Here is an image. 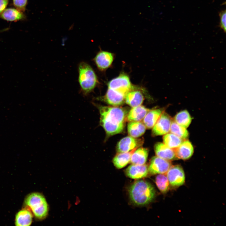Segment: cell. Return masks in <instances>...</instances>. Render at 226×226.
<instances>
[{
    "label": "cell",
    "instance_id": "cell-1",
    "mask_svg": "<svg viewBox=\"0 0 226 226\" xmlns=\"http://www.w3.org/2000/svg\"><path fill=\"white\" fill-rule=\"evenodd\" d=\"M100 114V124L107 136L121 132L124 127L127 113L124 109L97 105Z\"/></svg>",
    "mask_w": 226,
    "mask_h": 226
},
{
    "label": "cell",
    "instance_id": "cell-2",
    "mask_svg": "<svg viewBox=\"0 0 226 226\" xmlns=\"http://www.w3.org/2000/svg\"><path fill=\"white\" fill-rule=\"evenodd\" d=\"M130 198L138 206L147 205L153 200L155 196L154 187L149 182L143 180L134 182L129 190Z\"/></svg>",
    "mask_w": 226,
    "mask_h": 226
},
{
    "label": "cell",
    "instance_id": "cell-3",
    "mask_svg": "<svg viewBox=\"0 0 226 226\" xmlns=\"http://www.w3.org/2000/svg\"><path fill=\"white\" fill-rule=\"evenodd\" d=\"M78 82L80 92L87 96L93 91L98 81L92 67L87 62H82L78 65Z\"/></svg>",
    "mask_w": 226,
    "mask_h": 226
},
{
    "label": "cell",
    "instance_id": "cell-4",
    "mask_svg": "<svg viewBox=\"0 0 226 226\" xmlns=\"http://www.w3.org/2000/svg\"><path fill=\"white\" fill-rule=\"evenodd\" d=\"M24 204L25 207L31 211L36 218L42 220L47 216L49 207L44 196L39 192H33L25 198Z\"/></svg>",
    "mask_w": 226,
    "mask_h": 226
},
{
    "label": "cell",
    "instance_id": "cell-5",
    "mask_svg": "<svg viewBox=\"0 0 226 226\" xmlns=\"http://www.w3.org/2000/svg\"><path fill=\"white\" fill-rule=\"evenodd\" d=\"M170 186L176 188L185 183V176L182 167L179 165H171L166 174Z\"/></svg>",
    "mask_w": 226,
    "mask_h": 226
},
{
    "label": "cell",
    "instance_id": "cell-6",
    "mask_svg": "<svg viewBox=\"0 0 226 226\" xmlns=\"http://www.w3.org/2000/svg\"><path fill=\"white\" fill-rule=\"evenodd\" d=\"M109 88L118 90L126 94L129 91L134 89L129 77L124 74L110 81L108 84Z\"/></svg>",
    "mask_w": 226,
    "mask_h": 226
},
{
    "label": "cell",
    "instance_id": "cell-7",
    "mask_svg": "<svg viewBox=\"0 0 226 226\" xmlns=\"http://www.w3.org/2000/svg\"><path fill=\"white\" fill-rule=\"evenodd\" d=\"M171 165L170 161L154 156L151 160L148 172L152 175L166 174Z\"/></svg>",
    "mask_w": 226,
    "mask_h": 226
},
{
    "label": "cell",
    "instance_id": "cell-8",
    "mask_svg": "<svg viewBox=\"0 0 226 226\" xmlns=\"http://www.w3.org/2000/svg\"><path fill=\"white\" fill-rule=\"evenodd\" d=\"M172 121L171 117L163 112L152 128L153 135L159 136L168 133L170 132Z\"/></svg>",
    "mask_w": 226,
    "mask_h": 226
},
{
    "label": "cell",
    "instance_id": "cell-9",
    "mask_svg": "<svg viewBox=\"0 0 226 226\" xmlns=\"http://www.w3.org/2000/svg\"><path fill=\"white\" fill-rule=\"evenodd\" d=\"M113 58L112 53L100 51L96 55L93 60L97 68L101 71H103L110 66Z\"/></svg>",
    "mask_w": 226,
    "mask_h": 226
},
{
    "label": "cell",
    "instance_id": "cell-10",
    "mask_svg": "<svg viewBox=\"0 0 226 226\" xmlns=\"http://www.w3.org/2000/svg\"><path fill=\"white\" fill-rule=\"evenodd\" d=\"M126 175L132 179H138L146 177L148 172V167L145 164L137 165L132 164L126 169Z\"/></svg>",
    "mask_w": 226,
    "mask_h": 226
},
{
    "label": "cell",
    "instance_id": "cell-11",
    "mask_svg": "<svg viewBox=\"0 0 226 226\" xmlns=\"http://www.w3.org/2000/svg\"><path fill=\"white\" fill-rule=\"evenodd\" d=\"M126 94L122 92L108 88L104 99L110 105H119L124 103Z\"/></svg>",
    "mask_w": 226,
    "mask_h": 226
},
{
    "label": "cell",
    "instance_id": "cell-12",
    "mask_svg": "<svg viewBox=\"0 0 226 226\" xmlns=\"http://www.w3.org/2000/svg\"><path fill=\"white\" fill-rule=\"evenodd\" d=\"M154 150L156 156L161 158L170 161L177 159L174 149L169 148L163 143H156Z\"/></svg>",
    "mask_w": 226,
    "mask_h": 226
},
{
    "label": "cell",
    "instance_id": "cell-13",
    "mask_svg": "<svg viewBox=\"0 0 226 226\" xmlns=\"http://www.w3.org/2000/svg\"><path fill=\"white\" fill-rule=\"evenodd\" d=\"M175 156L178 159L187 160L190 158L194 152V148L191 143L185 140L177 148L174 149Z\"/></svg>",
    "mask_w": 226,
    "mask_h": 226
},
{
    "label": "cell",
    "instance_id": "cell-14",
    "mask_svg": "<svg viewBox=\"0 0 226 226\" xmlns=\"http://www.w3.org/2000/svg\"><path fill=\"white\" fill-rule=\"evenodd\" d=\"M138 139L131 136H127L121 139L117 146L118 153H125L131 151L138 147Z\"/></svg>",
    "mask_w": 226,
    "mask_h": 226
},
{
    "label": "cell",
    "instance_id": "cell-15",
    "mask_svg": "<svg viewBox=\"0 0 226 226\" xmlns=\"http://www.w3.org/2000/svg\"><path fill=\"white\" fill-rule=\"evenodd\" d=\"M0 18L7 21L15 22L25 20L26 16L23 12L16 8H8L0 13Z\"/></svg>",
    "mask_w": 226,
    "mask_h": 226
},
{
    "label": "cell",
    "instance_id": "cell-16",
    "mask_svg": "<svg viewBox=\"0 0 226 226\" xmlns=\"http://www.w3.org/2000/svg\"><path fill=\"white\" fill-rule=\"evenodd\" d=\"M33 215L31 211L25 207L16 214L15 218L16 226H30L32 221Z\"/></svg>",
    "mask_w": 226,
    "mask_h": 226
},
{
    "label": "cell",
    "instance_id": "cell-17",
    "mask_svg": "<svg viewBox=\"0 0 226 226\" xmlns=\"http://www.w3.org/2000/svg\"><path fill=\"white\" fill-rule=\"evenodd\" d=\"M150 110L141 105L133 107L126 116V120L129 122L141 121Z\"/></svg>",
    "mask_w": 226,
    "mask_h": 226
},
{
    "label": "cell",
    "instance_id": "cell-18",
    "mask_svg": "<svg viewBox=\"0 0 226 226\" xmlns=\"http://www.w3.org/2000/svg\"><path fill=\"white\" fill-rule=\"evenodd\" d=\"M143 100L142 93L139 91L134 89L128 92L125 98L126 103L132 108L141 105Z\"/></svg>",
    "mask_w": 226,
    "mask_h": 226
},
{
    "label": "cell",
    "instance_id": "cell-19",
    "mask_svg": "<svg viewBox=\"0 0 226 226\" xmlns=\"http://www.w3.org/2000/svg\"><path fill=\"white\" fill-rule=\"evenodd\" d=\"M163 112V109H162L149 110L143 119V123L146 127L148 129L152 128Z\"/></svg>",
    "mask_w": 226,
    "mask_h": 226
},
{
    "label": "cell",
    "instance_id": "cell-20",
    "mask_svg": "<svg viewBox=\"0 0 226 226\" xmlns=\"http://www.w3.org/2000/svg\"><path fill=\"white\" fill-rule=\"evenodd\" d=\"M146 128L143 123L141 121H130L127 125L129 135L135 138L143 135L145 132Z\"/></svg>",
    "mask_w": 226,
    "mask_h": 226
},
{
    "label": "cell",
    "instance_id": "cell-21",
    "mask_svg": "<svg viewBox=\"0 0 226 226\" xmlns=\"http://www.w3.org/2000/svg\"><path fill=\"white\" fill-rule=\"evenodd\" d=\"M148 155L147 149L140 148L134 151L132 154L130 162L137 165H143L146 162Z\"/></svg>",
    "mask_w": 226,
    "mask_h": 226
},
{
    "label": "cell",
    "instance_id": "cell-22",
    "mask_svg": "<svg viewBox=\"0 0 226 226\" xmlns=\"http://www.w3.org/2000/svg\"><path fill=\"white\" fill-rule=\"evenodd\" d=\"M135 149L117 154L113 160L115 166L117 169H121L126 165L130 162L132 154Z\"/></svg>",
    "mask_w": 226,
    "mask_h": 226
},
{
    "label": "cell",
    "instance_id": "cell-23",
    "mask_svg": "<svg viewBox=\"0 0 226 226\" xmlns=\"http://www.w3.org/2000/svg\"><path fill=\"white\" fill-rule=\"evenodd\" d=\"M163 137L164 143L169 148L175 149L179 147L185 139H182L171 133H168Z\"/></svg>",
    "mask_w": 226,
    "mask_h": 226
},
{
    "label": "cell",
    "instance_id": "cell-24",
    "mask_svg": "<svg viewBox=\"0 0 226 226\" xmlns=\"http://www.w3.org/2000/svg\"><path fill=\"white\" fill-rule=\"evenodd\" d=\"M174 121L180 126L186 128L191 124V118L187 110H183L176 115Z\"/></svg>",
    "mask_w": 226,
    "mask_h": 226
},
{
    "label": "cell",
    "instance_id": "cell-25",
    "mask_svg": "<svg viewBox=\"0 0 226 226\" xmlns=\"http://www.w3.org/2000/svg\"><path fill=\"white\" fill-rule=\"evenodd\" d=\"M155 183L159 190L163 193L169 191L170 185L166 174H159L155 178Z\"/></svg>",
    "mask_w": 226,
    "mask_h": 226
},
{
    "label": "cell",
    "instance_id": "cell-26",
    "mask_svg": "<svg viewBox=\"0 0 226 226\" xmlns=\"http://www.w3.org/2000/svg\"><path fill=\"white\" fill-rule=\"evenodd\" d=\"M170 132L183 139H186L189 136L188 132L186 128L180 126L173 120L171 123Z\"/></svg>",
    "mask_w": 226,
    "mask_h": 226
},
{
    "label": "cell",
    "instance_id": "cell-27",
    "mask_svg": "<svg viewBox=\"0 0 226 226\" xmlns=\"http://www.w3.org/2000/svg\"><path fill=\"white\" fill-rule=\"evenodd\" d=\"M13 6L22 12L25 11L28 3V0H12Z\"/></svg>",
    "mask_w": 226,
    "mask_h": 226
},
{
    "label": "cell",
    "instance_id": "cell-28",
    "mask_svg": "<svg viewBox=\"0 0 226 226\" xmlns=\"http://www.w3.org/2000/svg\"><path fill=\"white\" fill-rule=\"evenodd\" d=\"M220 22L219 27L222 29L224 33L226 30V12L225 9L220 11L219 13Z\"/></svg>",
    "mask_w": 226,
    "mask_h": 226
},
{
    "label": "cell",
    "instance_id": "cell-29",
    "mask_svg": "<svg viewBox=\"0 0 226 226\" xmlns=\"http://www.w3.org/2000/svg\"><path fill=\"white\" fill-rule=\"evenodd\" d=\"M9 0H0V13L6 8Z\"/></svg>",
    "mask_w": 226,
    "mask_h": 226
}]
</instances>
